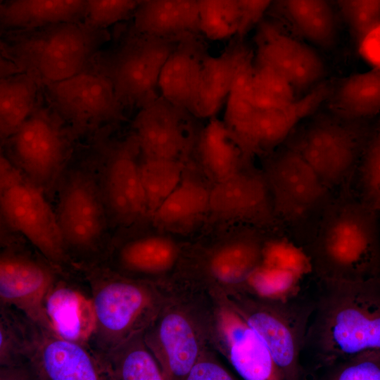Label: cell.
<instances>
[{"mask_svg": "<svg viewBox=\"0 0 380 380\" xmlns=\"http://www.w3.org/2000/svg\"><path fill=\"white\" fill-rule=\"evenodd\" d=\"M320 284L305 341L319 365L328 367L363 350L380 348V277Z\"/></svg>", "mask_w": 380, "mask_h": 380, "instance_id": "1", "label": "cell"}, {"mask_svg": "<svg viewBox=\"0 0 380 380\" xmlns=\"http://www.w3.org/2000/svg\"><path fill=\"white\" fill-rule=\"evenodd\" d=\"M319 281L380 277V241L373 208H347L324 219L305 253Z\"/></svg>", "mask_w": 380, "mask_h": 380, "instance_id": "2", "label": "cell"}, {"mask_svg": "<svg viewBox=\"0 0 380 380\" xmlns=\"http://www.w3.org/2000/svg\"><path fill=\"white\" fill-rule=\"evenodd\" d=\"M15 48L18 59L46 84L69 78L82 71L96 51L102 29L87 23L47 27Z\"/></svg>", "mask_w": 380, "mask_h": 380, "instance_id": "3", "label": "cell"}, {"mask_svg": "<svg viewBox=\"0 0 380 380\" xmlns=\"http://www.w3.org/2000/svg\"><path fill=\"white\" fill-rule=\"evenodd\" d=\"M315 303L292 299L274 304L251 303L246 322L268 348L283 379L297 380L303 374L300 362Z\"/></svg>", "mask_w": 380, "mask_h": 380, "instance_id": "4", "label": "cell"}, {"mask_svg": "<svg viewBox=\"0 0 380 380\" xmlns=\"http://www.w3.org/2000/svg\"><path fill=\"white\" fill-rule=\"evenodd\" d=\"M180 39L138 33L112 56L106 75L122 104L141 108L160 96V72Z\"/></svg>", "mask_w": 380, "mask_h": 380, "instance_id": "5", "label": "cell"}, {"mask_svg": "<svg viewBox=\"0 0 380 380\" xmlns=\"http://www.w3.org/2000/svg\"><path fill=\"white\" fill-rule=\"evenodd\" d=\"M38 186L20 175L1 184V213L4 221L24 235L50 261L65 259V243L56 215Z\"/></svg>", "mask_w": 380, "mask_h": 380, "instance_id": "6", "label": "cell"}, {"mask_svg": "<svg viewBox=\"0 0 380 380\" xmlns=\"http://www.w3.org/2000/svg\"><path fill=\"white\" fill-rule=\"evenodd\" d=\"M275 213L294 222L325 196L327 186L293 148L278 153L262 172Z\"/></svg>", "mask_w": 380, "mask_h": 380, "instance_id": "7", "label": "cell"}, {"mask_svg": "<svg viewBox=\"0 0 380 380\" xmlns=\"http://www.w3.org/2000/svg\"><path fill=\"white\" fill-rule=\"evenodd\" d=\"M63 137L51 118L33 112L8 138L13 164L37 186L48 184L57 175L65 160Z\"/></svg>", "mask_w": 380, "mask_h": 380, "instance_id": "8", "label": "cell"}, {"mask_svg": "<svg viewBox=\"0 0 380 380\" xmlns=\"http://www.w3.org/2000/svg\"><path fill=\"white\" fill-rule=\"evenodd\" d=\"M106 212L95 181L81 172L70 175L61 189L56 214L65 245L80 249L95 246L104 232Z\"/></svg>", "mask_w": 380, "mask_h": 380, "instance_id": "9", "label": "cell"}, {"mask_svg": "<svg viewBox=\"0 0 380 380\" xmlns=\"http://www.w3.org/2000/svg\"><path fill=\"white\" fill-rule=\"evenodd\" d=\"M47 87L55 107L76 127L99 125L120 114L122 103L106 75L82 71Z\"/></svg>", "mask_w": 380, "mask_h": 380, "instance_id": "10", "label": "cell"}, {"mask_svg": "<svg viewBox=\"0 0 380 380\" xmlns=\"http://www.w3.org/2000/svg\"><path fill=\"white\" fill-rule=\"evenodd\" d=\"M331 94L327 83L317 84L300 98L274 108L256 106L241 126L237 142L246 157L272 149L312 113Z\"/></svg>", "mask_w": 380, "mask_h": 380, "instance_id": "11", "label": "cell"}, {"mask_svg": "<svg viewBox=\"0 0 380 380\" xmlns=\"http://www.w3.org/2000/svg\"><path fill=\"white\" fill-rule=\"evenodd\" d=\"M192 115L160 96L142 106L133 126L144 158L180 160L193 140Z\"/></svg>", "mask_w": 380, "mask_h": 380, "instance_id": "12", "label": "cell"}, {"mask_svg": "<svg viewBox=\"0 0 380 380\" xmlns=\"http://www.w3.org/2000/svg\"><path fill=\"white\" fill-rule=\"evenodd\" d=\"M254 62L281 75L295 91L315 85L324 73L313 49L269 22L259 24Z\"/></svg>", "mask_w": 380, "mask_h": 380, "instance_id": "13", "label": "cell"}, {"mask_svg": "<svg viewBox=\"0 0 380 380\" xmlns=\"http://www.w3.org/2000/svg\"><path fill=\"white\" fill-rule=\"evenodd\" d=\"M291 148L330 188L350 172L356 158L357 141L354 133L346 126L324 120L306 128Z\"/></svg>", "mask_w": 380, "mask_h": 380, "instance_id": "14", "label": "cell"}, {"mask_svg": "<svg viewBox=\"0 0 380 380\" xmlns=\"http://www.w3.org/2000/svg\"><path fill=\"white\" fill-rule=\"evenodd\" d=\"M209 211L214 215L249 222L270 224L275 211L263 173L244 167L210 189Z\"/></svg>", "mask_w": 380, "mask_h": 380, "instance_id": "15", "label": "cell"}, {"mask_svg": "<svg viewBox=\"0 0 380 380\" xmlns=\"http://www.w3.org/2000/svg\"><path fill=\"white\" fill-rule=\"evenodd\" d=\"M146 291L133 283L107 279L94 290L96 331L103 344L116 347L148 304Z\"/></svg>", "mask_w": 380, "mask_h": 380, "instance_id": "16", "label": "cell"}, {"mask_svg": "<svg viewBox=\"0 0 380 380\" xmlns=\"http://www.w3.org/2000/svg\"><path fill=\"white\" fill-rule=\"evenodd\" d=\"M52 283L51 271L40 262L21 255H1V300L15 306L34 321L49 326L44 302Z\"/></svg>", "mask_w": 380, "mask_h": 380, "instance_id": "17", "label": "cell"}, {"mask_svg": "<svg viewBox=\"0 0 380 380\" xmlns=\"http://www.w3.org/2000/svg\"><path fill=\"white\" fill-rule=\"evenodd\" d=\"M129 143L116 148L106 164L101 192L107 211L118 221L132 222L148 212L140 163Z\"/></svg>", "mask_w": 380, "mask_h": 380, "instance_id": "18", "label": "cell"}, {"mask_svg": "<svg viewBox=\"0 0 380 380\" xmlns=\"http://www.w3.org/2000/svg\"><path fill=\"white\" fill-rule=\"evenodd\" d=\"M246 49L243 45L236 44L217 56L207 55L188 108L194 116L214 118L226 103L238 64Z\"/></svg>", "mask_w": 380, "mask_h": 380, "instance_id": "19", "label": "cell"}, {"mask_svg": "<svg viewBox=\"0 0 380 380\" xmlns=\"http://www.w3.org/2000/svg\"><path fill=\"white\" fill-rule=\"evenodd\" d=\"M194 35L181 38L165 62L158 81L160 96L188 110L207 56Z\"/></svg>", "mask_w": 380, "mask_h": 380, "instance_id": "20", "label": "cell"}, {"mask_svg": "<svg viewBox=\"0 0 380 380\" xmlns=\"http://www.w3.org/2000/svg\"><path fill=\"white\" fill-rule=\"evenodd\" d=\"M198 0H144L134 14L137 33L180 39L200 32Z\"/></svg>", "mask_w": 380, "mask_h": 380, "instance_id": "21", "label": "cell"}, {"mask_svg": "<svg viewBox=\"0 0 380 380\" xmlns=\"http://www.w3.org/2000/svg\"><path fill=\"white\" fill-rule=\"evenodd\" d=\"M44 310L49 326L58 337L80 343L96 330L92 300L65 286L48 293Z\"/></svg>", "mask_w": 380, "mask_h": 380, "instance_id": "22", "label": "cell"}, {"mask_svg": "<svg viewBox=\"0 0 380 380\" xmlns=\"http://www.w3.org/2000/svg\"><path fill=\"white\" fill-rule=\"evenodd\" d=\"M87 0H7L1 6L4 27L32 29L85 18Z\"/></svg>", "mask_w": 380, "mask_h": 380, "instance_id": "23", "label": "cell"}, {"mask_svg": "<svg viewBox=\"0 0 380 380\" xmlns=\"http://www.w3.org/2000/svg\"><path fill=\"white\" fill-rule=\"evenodd\" d=\"M42 373L53 380H94L101 377L96 362L79 343L62 338L46 342L40 350Z\"/></svg>", "mask_w": 380, "mask_h": 380, "instance_id": "24", "label": "cell"}, {"mask_svg": "<svg viewBox=\"0 0 380 380\" xmlns=\"http://www.w3.org/2000/svg\"><path fill=\"white\" fill-rule=\"evenodd\" d=\"M230 359L244 379H283L266 345L246 322L232 330Z\"/></svg>", "mask_w": 380, "mask_h": 380, "instance_id": "25", "label": "cell"}, {"mask_svg": "<svg viewBox=\"0 0 380 380\" xmlns=\"http://www.w3.org/2000/svg\"><path fill=\"white\" fill-rule=\"evenodd\" d=\"M333 109L349 119L369 117L380 112V69L353 74L333 94Z\"/></svg>", "mask_w": 380, "mask_h": 380, "instance_id": "26", "label": "cell"}, {"mask_svg": "<svg viewBox=\"0 0 380 380\" xmlns=\"http://www.w3.org/2000/svg\"><path fill=\"white\" fill-rule=\"evenodd\" d=\"M201 159L214 182L222 179L243 167L245 157L232 139L223 120L210 118L199 137Z\"/></svg>", "mask_w": 380, "mask_h": 380, "instance_id": "27", "label": "cell"}, {"mask_svg": "<svg viewBox=\"0 0 380 380\" xmlns=\"http://www.w3.org/2000/svg\"><path fill=\"white\" fill-rule=\"evenodd\" d=\"M281 9L307 40L324 49L334 43L335 20L327 0H281Z\"/></svg>", "mask_w": 380, "mask_h": 380, "instance_id": "28", "label": "cell"}, {"mask_svg": "<svg viewBox=\"0 0 380 380\" xmlns=\"http://www.w3.org/2000/svg\"><path fill=\"white\" fill-rule=\"evenodd\" d=\"M158 338L170 372L176 377H186L198 351L189 323L179 314H169L160 324Z\"/></svg>", "mask_w": 380, "mask_h": 380, "instance_id": "29", "label": "cell"}, {"mask_svg": "<svg viewBox=\"0 0 380 380\" xmlns=\"http://www.w3.org/2000/svg\"><path fill=\"white\" fill-rule=\"evenodd\" d=\"M36 87L30 76L3 78L0 84V131L3 139L12 136L33 113Z\"/></svg>", "mask_w": 380, "mask_h": 380, "instance_id": "30", "label": "cell"}, {"mask_svg": "<svg viewBox=\"0 0 380 380\" xmlns=\"http://www.w3.org/2000/svg\"><path fill=\"white\" fill-rule=\"evenodd\" d=\"M210 189L201 182L184 179L152 213L160 224H172L209 211Z\"/></svg>", "mask_w": 380, "mask_h": 380, "instance_id": "31", "label": "cell"}, {"mask_svg": "<svg viewBox=\"0 0 380 380\" xmlns=\"http://www.w3.org/2000/svg\"><path fill=\"white\" fill-rule=\"evenodd\" d=\"M139 167L148 212L152 214L183 179V165L179 160L144 158Z\"/></svg>", "mask_w": 380, "mask_h": 380, "instance_id": "32", "label": "cell"}, {"mask_svg": "<svg viewBox=\"0 0 380 380\" xmlns=\"http://www.w3.org/2000/svg\"><path fill=\"white\" fill-rule=\"evenodd\" d=\"M200 32L214 41L239 33L243 10L242 0H198Z\"/></svg>", "mask_w": 380, "mask_h": 380, "instance_id": "33", "label": "cell"}, {"mask_svg": "<svg viewBox=\"0 0 380 380\" xmlns=\"http://www.w3.org/2000/svg\"><path fill=\"white\" fill-rule=\"evenodd\" d=\"M295 89L281 75L255 64L251 90L253 103L259 108H274L286 104L296 97Z\"/></svg>", "mask_w": 380, "mask_h": 380, "instance_id": "34", "label": "cell"}, {"mask_svg": "<svg viewBox=\"0 0 380 380\" xmlns=\"http://www.w3.org/2000/svg\"><path fill=\"white\" fill-rule=\"evenodd\" d=\"M172 246L160 237L139 239L126 245L121 261L132 269L150 271L161 267L172 255Z\"/></svg>", "mask_w": 380, "mask_h": 380, "instance_id": "35", "label": "cell"}, {"mask_svg": "<svg viewBox=\"0 0 380 380\" xmlns=\"http://www.w3.org/2000/svg\"><path fill=\"white\" fill-rule=\"evenodd\" d=\"M322 379L380 380V348L363 350L327 367Z\"/></svg>", "mask_w": 380, "mask_h": 380, "instance_id": "36", "label": "cell"}, {"mask_svg": "<svg viewBox=\"0 0 380 380\" xmlns=\"http://www.w3.org/2000/svg\"><path fill=\"white\" fill-rule=\"evenodd\" d=\"M144 0H87L86 23L103 29L135 13Z\"/></svg>", "mask_w": 380, "mask_h": 380, "instance_id": "37", "label": "cell"}, {"mask_svg": "<svg viewBox=\"0 0 380 380\" xmlns=\"http://www.w3.org/2000/svg\"><path fill=\"white\" fill-rule=\"evenodd\" d=\"M341 13L356 39L380 22V0H338Z\"/></svg>", "mask_w": 380, "mask_h": 380, "instance_id": "38", "label": "cell"}, {"mask_svg": "<svg viewBox=\"0 0 380 380\" xmlns=\"http://www.w3.org/2000/svg\"><path fill=\"white\" fill-rule=\"evenodd\" d=\"M116 372L126 380H160L163 375L153 357L145 349L128 351L119 360Z\"/></svg>", "mask_w": 380, "mask_h": 380, "instance_id": "39", "label": "cell"}, {"mask_svg": "<svg viewBox=\"0 0 380 380\" xmlns=\"http://www.w3.org/2000/svg\"><path fill=\"white\" fill-rule=\"evenodd\" d=\"M363 181L373 207L380 209V136H377L365 157Z\"/></svg>", "mask_w": 380, "mask_h": 380, "instance_id": "40", "label": "cell"}, {"mask_svg": "<svg viewBox=\"0 0 380 380\" xmlns=\"http://www.w3.org/2000/svg\"><path fill=\"white\" fill-rule=\"evenodd\" d=\"M357 42L362 59L370 68L380 69V22L366 30Z\"/></svg>", "mask_w": 380, "mask_h": 380, "instance_id": "41", "label": "cell"}, {"mask_svg": "<svg viewBox=\"0 0 380 380\" xmlns=\"http://www.w3.org/2000/svg\"><path fill=\"white\" fill-rule=\"evenodd\" d=\"M274 0H242L243 15L238 35L242 37L261 20Z\"/></svg>", "mask_w": 380, "mask_h": 380, "instance_id": "42", "label": "cell"}, {"mask_svg": "<svg viewBox=\"0 0 380 380\" xmlns=\"http://www.w3.org/2000/svg\"><path fill=\"white\" fill-rule=\"evenodd\" d=\"M186 379L189 380H228L232 376L219 365L209 362H196Z\"/></svg>", "mask_w": 380, "mask_h": 380, "instance_id": "43", "label": "cell"}, {"mask_svg": "<svg viewBox=\"0 0 380 380\" xmlns=\"http://www.w3.org/2000/svg\"></svg>", "mask_w": 380, "mask_h": 380, "instance_id": "44", "label": "cell"}]
</instances>
